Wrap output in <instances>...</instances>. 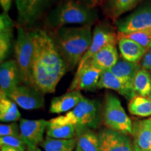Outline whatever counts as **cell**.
I'll return each mask as SVG.
<instances>
[{
  "label": "cell",
  "instance_id": "cell-18",
  "mask_svg": "<svg viewBox=\"0 0 151 151\" xmlns=\"http://www.w3.org/2000/svg\"><path fill=\"white\" fill-rule=\"evenodd\" d=\"M118 44L122 59L130 62L140 63L148 51L136 41L124 37L119 33H118Z\"/></svg>",
  "mask_w": 151,
  "mask_h": 151
},
{
  "label": "cell",
  "instance_id": "cell-10",
  "mask_svg": "<svg viewBox=\"0 0 151 151\" xmlns=\"http://www.w3.org/2000/svg\"><path fill=\"white\" fill-rule=\"evenodd\" d=\"M99 151H134L128 135L106 128L98 134Z\"/></svg>",
  "mask_w": 151,
  "mask_h": 151
},
{
  "label": "cell",
  "instance_id": "cell-14",
  "mask_svg": "<svg viewBox=\"0 0 151 151\" xmlns=\"http://www.w3.org/2000/svg\"><path fill=\"white\" fill-rule=\"evenodd\" d=\"M132 135L134 151H151V122L149 119L134 122Z\"/></svg>",
  "mask_w": 151,
  "mask_h": 151
},
{
  "label": "cell",
  "instance_id": "cell-37",
  "mask_svg": "<svg viewBox=\"0 0 151 151\" xmlns=\"http://www.w3.org/2000/svg\"><path fill=\"white\" fill-rule=\"evenodd\" d=\"M26 151H42L40 148L38 147H35V148H31V147H27Z\"/></svg>",
  "mask_w": 151,
  "mask_h": 151
},
{
  "label": "cell",
  "instance_id": "cell-7",
  "mask_svg": "<svg viewBox=\"0 0 151 151\" xmlns=\"http://www.w3.org/2000/svg\"><path fill=\"white\" fill-rule=\"evenodd\" d=\"M118 33L128 34L151 28V1L114 22Z\"/></svg>",
  "mask_w": 151,
  "mask_h": 151
},
{
  "label": "cell",
  "instance_id": "cell-11",
  "mask_svg": "<svg viewBox=\"0 0 151 151\" xmlns=\"http://www.w3.org/2000/svg\"><path fill=\"white\" fill-rule=\"evenodd\" d=\"M102 71L90 64L86 63L82 67L77 69L68 91H92L97 89Z\"/></svg>",
  "mask_w": 151,
  "mask_h": 151
},
{
  "label": "cell",
  "instance_id": "cell-41",
  "mask_svg": "<svg viewBox=\"0 0 151 151\" xmlns=\"http://www.w3.org/2000/svg\"><path fill=\"white\" fill-rule=\"evenodd\" d=\"M149 120H150V122H151V117H150V118H149Z\"/></svg>",
  "mask_w": 151,
  "mask_h": 151
},
{
  "label": "cell",
  "instance_id": "cell-29",
  "mask_svg": "<svg viewBox=\"0 0 151 151\" xmlns=\"http://www.w3.org/2000/svg\"><path fill=\"white\" fill-rule=\"evenodd\" d=\"M120 35L123 36L124 37L129 38L132 40L140 44L141 46L145 48L146 50H149L151 48V33L142 30V31L134 32L132 33L122 34L119 33Z\"/></svg>",
  "mask_w": 151,
  "mask_h": 151
},
{
  "label": "cell",
  "instance_id": "cell-3",
  "mask_svg": "<svg viewBox=\"0 0 151 151\" xmlns=\"http://www.w3.org/2000/svg\"><path fill=\"white\" fill-rule=\"evenodd\" d=\"M99 20V15L95 9L66 0L49 12L45 19V23L49 29L55 30L68 24L92 25Z\"/></svg>",
  "mask_w": 151,
  "mask_h": 151
},
{
  "label": "cell",
  "instance_id": "cell-4",
  "mask_svg": "<svg viewBox=\"0 0 151 151\" xmlns=\"http://www.w3.org/2000/svg\"><path fill=\"white\" fill-rule=\"evenodd\" d=\"M101 119V109L95 99L83 97L75 108L50 120L60 124H73L76 129V135L85 130L96 129Z\"/></svg>",
  "mask_w": 151,
  "mask_h": 151
},
{
  "label": "cell",
  "instance_id": "cell-16",
  "mask_svg": "<svg viewBox=\"0 0 151 151\" xmlns=\"http://www.w3.org/2000/svg\"><path fill=\"white\" fill-rule=\"evenodd\" d=\"M119 60V55L116 44L109 43L100 49L86 63L101 71L110 70Z\"/></svg>",
  "mask_w": 151,
  "mask_h": 151
},
{
  "label": "cell",
  "instance_id": "cell-13",
  "mask_svg": "<svg viewBox=\"0 0 151 151\" xmlns=\"http://www.w3.org/2000/svg\"><path fill=\"white\" fill-rule=\"evenodd\" d=\"M21 83L20 73L15 60H6L0 66V93L10 98L12 92Z\"/></svg>",
  "mask_w": 151,
  "mask_h": 151
},
{
  "label": "cell",
  "instance_id": "cell-8",
  "mask_svg": "<svg viewBox=\"0 0 151 151\" xmlns=\"http://www.w3.org/2000/svg\"><path fill=\"white\" fill-rule=\"evenodd\" d=\"M116 43H118V34L116 33L110 24L106 22L97 23L93 29L91 46L82 58L77 69L82 67L90 58L106 45L109 43L116 44Z\"/></svg>",
  "mask_w": 151,
  "mask_h": 151
},
{
  "label": "cell",
  "instance_id": "cell-27",
  "mask_svg": "<svg viewBox=\"0 0 151 151\" xmlns=\"http://www.w3.org/2000/svg\"><path fill=\"white\" fill-rule=\"evenodd\" d=\"M40 146L45 151H73L77 146V138L56 139L46 136Z\"/></svg>",
  "mask_w": 151,
  "mask_h": 151
},
{
  "label": "cell",
  "instance_id": "cell-22",
  "mask_svg": "<svg viewBox=\"0 0 151 151\" xmlns=\"http://www.w3.org/2000/svg\"><path fill=\"white\" fill-rule=\"evenodd\" d=\"M48 0H29L24 14L19 22L20 25L28 27L40 18L45 10Z\"/></svg>",
  "mask_w": 151,
  "mask_h": 151
},
{
  "label": "cell",
  "instance_id": "cell-40",
  "mask_svg": "<svg viewBox=\"0 0 151 151\" xmlns=\"http://www.w3.org/2000/svg\"><path fill=\"white\" fill-rule=\"evenodd\" d=\"M149 97H150V99H151V93H150V96H149Z\"/></svg>",
  "mask_w": 151,
  "mask_h": 151
},
{
  "label": "cell",
  "instance_id": "cell-39",
  "mask_svg": "<svg viewBox=\"0 0 151 151\" xmlns=\"http://www.w3.org/2000/svg\"><path fill=\"white\" fill-rule=\"evenodd\" d=\"M145 31L146 32H150L151 33V28H150V29H146Z\"/></svg>",
  "mask_w": 151,
  "mask_h": 151
},
{
  "label": "cell",
  "instance_id": "cell-6",
  "mask_svg": "<svg viewBox=\"0 0 151 151\" xmlns=\"http://www.w3.org/2000/svg\"><path fill=\"white\" fill-rule=\"evenodd\" d=\"M101 119L109 129L124 134H132L133 122L116 96L107 93L101 109Z\"/></svg>",
  "mask_w": 151,
  "mask_h": 151
},
{
  "label": "cell",
  "instance_id": "cell-12",
  "mask_svg": "<svg viewBox=\"0 0 151 151\" xmlns=\"http://www.w3.org/2000/svg\"><path fill=\"white\" fill-rule=\"evenodd\" d=\"M20 137L27 147L35 148L43 141V134L48 124V120L44 119L20 120Z\"/></svg>",
  "mask_w": 151,
  "mask_h": 151
},
{
  "label": "cell",
  "instance_id": "cell-34",
  "mask_svg": "<svg viewBox=\"0 0 151 151\" xmlns=\"http://www.w3.org/2000/svg\"><path fill=\"white\" fill-rule=\"evenodd\" d=\"M76 2L80 3L92 9H95L102 4V0H73Z\"/></svg>",
  "mask_w": 151,
  "mask_h": 151
},
{
  "label": "cell",
  "instance_id": "cell-17",
  "mask_svg": "<svg viewBox=\"0 0 151 151\" xmlns=\"http://www.w3.org/2000/svg\"><path fill=\"white\" fill-rule=\"evenodd\" d=\"M98 89H109L114 90L128 100H131L136 94L133 88H130L110 70L104 71L97 85Z\"/></svg>",
  "mask_w": 151,
  "mask_h": 151
},
{
  "label": "cell",
  "instance_id": "cell-20",
  "mask_svg": "<svg viewBox=\"0 0 151 151\" xmlns=\"http://www.w3.org/2000/svg\"><path fill=\"white\" fill-rule=\"evenodd\" d=\"M143 0H107L103 7L105 16L116 22L120 17L132 10Z\"/></svg>",
  "mask_w": 151,
  "mask_h": 151
},
{
  "label": "cell",
  "instance_id": "cell-36",
  "mask_svg": "<svg viewBox=\"0 0 151 151\" xmlns=\"http://www.w3.org/2000/svg\"><path fill=\"white\" fill-rule=\"evenodd\" d=\"M0 147H1V150H0V151H20V150H18V149L6 146H0Z\"/></svg>",
  "mask_w": 151,
  "mask_h": 151
},
{
  "label": "cell",
  "instance_id": "cell-19",
  "mask_svg": "<svg viewBox=\"0 0 151 151\" xmlns=\"http://www.w3.org/2000/svg\"><path fill=\"white\" fill-rule=\"evenodd\" d=\"M83 97L84 96L78 90L68 91L61 96L52 98L49 112L55 114L69 112L75 108Z\"/></svg>",
  "mask_w": 151,
  "mask_h": 151
},
{
  "label": "cell",
  "instance_id": "cell-35",
  "mask_svg": "<svg viewBox=\"0 0 151 151\" xmlns=\"http://www.w3.org/2000/svg\"><path fill=\"white\" fill-rule=\"evenodd\" d=\"M11 4H12V0H0V4L4 12L9 13L11 9Z\"/></svg>",
  "mask_w": 151,
  "mask_h": 151
},
{
  "label": "cell",
  "instance_id": "cell-31",
  "mask_svg": "<svg viewBox=\"0 0 151 151\" xmlns=\"http://www.w3.org/2000/svg\"><path fill=\"white\" fill-rule=\"evenodd\" d=\"M0 136L1 137H4V136L20 137V124H18L16 122H11L9 124H1Z\"/></svg>",
  "mask_w": 151,
  "mask_h": 151
},
{
  "label": "cell",
  "instance_id": "cell-25",
  "mask_svg": "<svg viewBox=\"0 0 151 151\" xmlns=\"http://www.w3.org/2000/svg\"><path fill=\"white\" fill-rule=\"evenodd\" d=\"M136 95L149 97L151 93V74L150 71L141 67L136 73L133 82Z\"/></svg>",
  "mask_w": 151,
  "mask_h": 151
},
{
  "label": "cell",
  "instance_id": "cell-33",
  "mask_svg": "<svg viewBox=\"0 0 151 151\" xmlns=\"http://www.w3.org/2000/svg\"><path fill=\"white\" fill-rule=\"evenodd\" d=\"M141 66L149 71H151V48L147 51L140 62Z\"/></svg>",
  "mask_w": 151,
  "mask_h": 151
},
{
  "label": "cell",
  "instance_id": "cell-5",
  "mask_svg": "<svg viewBox=\"0 0 151 151\" xmlns=\"http://www.w3.org/2000/svg\"><path fill=\"white\" fill-rule=\"evenodd\" d=\"M15 58L20 73L21 83L32 84L34 43L32 30H27L23 26L17 25V38L14 46Z\"/></svg>",
  "mask_w": 151,
  "mask_h": 151
},
{
  "label": "cell",
  "instance_id": "cell-38",
  "mask_svg": "<svg viewBox=\"0 0 151 151\" xmlns=\"http://www.w3.org/2000/svg\"><path fill=\"white\" fill-rule=\"evenodd\" d=\"M75 151H83L82 150H81V148H80V146H78V144H77L76 146V150Z\"/></svg>",
  "mask_w": 151,
  "mask_h": 151
},
{
  "label": "cell",
  "instance_id": "cell-9",
  "mask_svg": "<svg viewBox=\"0 0 151 151\" xmlns=\"http://www.w3.org/2000/svg\"><path fill=\"white\" fill-rule=\"evenodd\" d=\"M10 98L17 105L25 110L39 109L44 106L42 92L32 86L20 85L11 94Z\"/></svg>",
  "mask_w": 151,
  "mask_h": 151
},
{
  "label": "cell",
  "instance_id": "cell-26",
  "mask_svg": "<svg viewBox=\"0 0 151 151\" xmlns=\"http://www.w3.org/2000/svg\"><path fill=\"white\" fill-rule=\"evenodd\" d=\"M128 110L138 117L151 116V99L149 97L136 95L128 104Z\"/></svg>",
  "mask_w": 151,
  "mask_h": 151
},
{
  "label": "cell",
  "instance_id": "cell-24",
  "mask_svg": "<svg viewBox=\"0 0 151 151\" xmlns=\"http://www.w3.org/2000/svg\"><path fill=\"white\" fill-rule=\"evenodd\" d=\"M46 136L56 139H71L76 137V129L73 124H60L48 120Z\"/></svg>",
  "mask_w": 151,
  "mask_h": 151
},
{
  "label": "cell",
  "instance_id": "cell-32",
  "mask_svg": "<svg viewBox=\"0 0 151 151\" xmlns=\"http://www.w3.org/2000/svg\"><path fill=\"white\" fill-rule=\"evenodd\" d=\"M29 0H16L17 10L18 13V21L21 20L22 16L24 14L26 7H27V3Z\"/></svg>",
  "mask_w": 151,
  "mask_h": 151
},
{
  "label": "cell",
  "instance_id": "cell-1",
  "mask_svg": "<svg viewBox=\"0 0 151 151\" xmlns=\"http://www.w3.org/2000/svg\"><path fill=\"white\" fill-rule=\"evenodd\" d=\"M34 52L31 86L42 93H53L67 71L51 36L43 29L32 30Z\"/></svg>",
  "mask_w": 151,
  "mask_h": 151
},
{
  "label": "cell",
  "instance_id": "cell-30",
  "mask_svg": "<svg viewBox=\"0 0 151 151\" xmlns=\"http://www.w3.org/2000/svg\"><path fill=\"white\" fill-rule=\"evenodd\" d=\"M0 146H6L18 149L20 151H24L27 148L25 143L20 137L14 136H4L0 137Z\"/></svg>",
  "mask_w": 151,
  "mask_h": 151
},
{
  "label": "cell",
  "instance_id": "cell-15",
  "mask_svg": "<svg viewBox=\"0 0 151 151\" xmlns=\"http://www.w3.org/2000/svg\"><path fill=\"white\" fill-rule=\"evenodd\" d=\"M16 23L9 13L4 12L0 15V62L6 61L11 52L13 41V30Z\"/></svg>",
  "mask_w": 151,
  "mask_h": 151
},
{
  "label": "cell",
  "instance_id": "cell-21",
  "mask_svg": "<svg viewBox=\"0 0 151 151\" xmlns=\"http://www.w3.org/2000/svg\"><path fill=\"white\" fill-rule=\"evenodd\" d=\"M141 67L140 63L130 62L121 58L119 59L116 65L113 66L110 71L123 81L124 83L133 88V82L135 75Z\"/></svg>",
  "mask_w": 151,
  "mask_h": 151
},
{
  "label": "cell",
  "instance_id": "cell-28",
  "mask_svg": "<svg viewBox=\"0 0 151 151\" xmlns=\"http://www.w3.org/2000/svg\"><path fill=\"white\" fill-rule=\"evenodd\" d=\"M77 144L83 151H99L98 134L92 129L85 130L76 135Z\"/></svg>",
  "mask_w": 151,
  "mask_h": 151
},
{
  "label": "cell",
  "instance_id": "cell-23",
  "mask_svg": "<svg viewBox=\"0 0 151 151\" xmlns=\"http://www.w3.org/2000/svg\"><path fill=\"white\" fill-rule=\"evenodd\" d=\"M21 119L17 104L11 98L0 93V120L4 122H17Z\"/></svg>",
  "mask_w": 151,
  "mask_h": 151
},
{
  "label": "cell",
  "instance_id": "cell-2",
  "mask_svg": "<svg viewBox=\"0 0 151 151\" xmlns=\"http://www.w3.org/2000/svg\"><path fill=\"white\" fill-rule=\"evenodd\" d=\"M92 25L65 26L53 30L51 36L58 51L65 60L67 71L78 66L82 58L91 46Z\"/></svg>",
  "mask_w": 151,
  "mask_h": 151
}]
</instances>
